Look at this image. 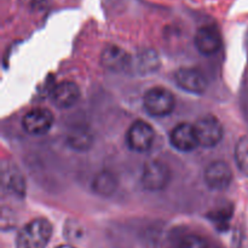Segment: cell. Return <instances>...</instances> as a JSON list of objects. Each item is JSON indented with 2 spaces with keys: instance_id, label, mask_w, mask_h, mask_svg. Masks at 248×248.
Returning a JSON list of instances; mask_svg holds the SVG:
<instances>
[{
  "instance_id": "obj_1",
  "label": "cell",
  "mask_w": 248,
  "mask_h": 248,
  "mask_svg": "<svg viewBox=\"0 0 248 248\" xmlns=\"http://www.w3.org/2000/svg\"><path fill=\"white\" fill-rule=\"evenodd\" d=\"M52 236V224L45 218H36L24 225L16 237L17 248H45Z\"/></svg>"
},
{
  "instance_id": "obj_2",
  "label": "cell",
  "mask_w": 248,
  "mask_h": 248,
  "mask_svg": "<svg viewBox=\"0 0 248 248\" xmlns=\"http://www.w3.org/2000/svg\"><path fill=\"white\" fill-rule=\"evenodd\" d=\"M174 107V96L164 87H153L144 94V108L149 115L156 118L167 116L173 111Z\"/></svg>"
},
{
  "instance_id": "obj_3",
  "label": "cell",
  "mask_w": 248,
  "mask_h": 248,
  "mask_svg": "<svg viewBox=\"0 0 248 248\" xmlns=\"http://www.w3.org/2000/svg\"><path fill=\"white\" fill-rule=\"evenodd\" d=\"M171 181V171L165 162L152 160L144 165L142 183L147 190L159 191L166 188Z\"/></svg>"
},
{
  "instance_id": "obj_4",
  "label": "cell",
  "mask_w": 248,
  "mask_h": 248,
  "mask_svg": "<svg viewBox=\"0 0 248 248\" xmlns=\"http://www.w3.org/2000/svg\"><path fill=\"white\" fill-rule=\"evenodd\" d=\"M198 137L199 145L205 148H213L222 140L223 127L217 118L212 115H206L199 119L194 125Z\"/></svg>"
},
{
  "instance_id": "obj_5",
  "label": "cell",
  "mask_w": 248,
  "mask_h": 248,
  "mask_svg": "<svg viewBox=\"0 0 248 248\" xmlns=\"http://www.w3.org/2000/svg\"><path fill=\"white\" fill-rule=\"evenodd\" d=\"M126 140H127L128 147L135 152H148L154 143L155 131L148 123L138 120L133 123L128 128Z\"/></svg>"
},
{
  "instance_id": "obj_6",
  "label": "cell",
  "mask_w": 248,
  "mask_h": 248,
  "mask_svg": "<svg viewBox=\"0 0 248 248\" xmlns=\"http://www.w3.org/2000/svg\"><path fill=\"white\" fill-rule=\"evenodd\" d=\"M53 124V115L48 109L34 108L22 119V126L29 135L41 136L50 131Z\"/></svg>"
},
{
  "instance_id": "obj_7",
  "label": "cell",
  "mask_w": 248,
  "mask_h": 248,
  "mask_svg": "<svg viewBox=\"0 0 248 248\" xmlns=\"http://www.w3.org/2000/svg\"><path fill=\"white\" fill-rule=\"evenodd\" d=\"M176 81L179 87L194 94H202L207 89L205 75L195 68H182L176 73Z\"/></svg>"
},
{
  "instance_id": "obj_8",
  "label": "cell",
  "mask_w": 248,
  "mask_h": 248,
  "mask_svg": "<svg viewBox=\"0 0 248 248\" xmlns=\"http://www.w3.org/2000/svg\"><path fill=\"white\" fill-rule=\"evenodd\" d=\"M195 45L202 55L211 56L222 47V35L215 26L201 27L195 35Z\"/></svg>"
},
{
  "instance_id": "obj_9",
  "label": "cell",
  "mask_w": 248,
  "mask_h": 248,
  "mask_svg": "<svg viewBox=\"0 0 248 248\" xmlns=\"http://www.w3.org/2000/svg\"><path fill=\"white\" fill-rule=\"evenodd\" d=\"M171 144L179 152H191L199 145L198 137H196L195 127L190 124H179L172 130L170 135Z\"/></svg>"
},
{
  "instance_id": "obj_10",
  "label": "cell",
  "mask_w": 248,
  "mask_h": 248,
  "mask_svg": "<svg viewBox=\"0 0 248 248\" xmlns=\"http://www.w3.org/2000/svg\"><path fill=\"white\" fill-rule=\"evenodd\" d=\"M232 172L229 165L224 161H215L206 169L205 181L210 188L223 190L232 183Z\"/></svg>"
},
{
  "instance_id": "obj_11",
  "label": "cell",
  "mask_w": 248,
  "mask_h": 248,
  "mask_svg": "<svg viewBox=\"0 0 248 248\" xmlns=\"http://www.w3.org/2000/svg\"><path fill=\"white\" fill-rule=\"evenodd\" d=\"M80 96L79 87L72 81L60 82L51 93L52 102L58 108H70L78 102Z\"/></svg>"
},
{
  "instance_id": "obj_12",
  "label": "cell",
  "mask_w": 248,
  "mask_h": 248,
  "mask_svg": "<svg viewBox=\"0 0 248 248\" xmlns=\"http://www.w3.org/2000/svg\"><path fill=\"white\" fill-rule=\"evenodd\" d=\"M102 64L113 72H121L128 67L130 57L123 48L118 46H109L104 48L103 53L101 56Z\"/></svg>"
},
{
  "instance_id": "obj_13",
  "label": "cell",
  "mask_w": 248,
  "mask_h": 248,
  "mask_svg": "<svg viewBox=\"0 0 248 248\" xmlns=\"http://www.w3.org/2000/svg\"><path fill=\"white\" fill-rule=\"evenodd\" d=\"M93 136L85 126H77L67 136V143L75 150H87L92 145Z\"/></svg>"
},
{
  "instance_id": "obj_14",
  "label": "cell",
  "mask_w": 248,
  "mask_h": 248,
  "mask_svg": "<svg viewBox=\"0 0 248 248\" xmlns=\"http://www.w3.org/2000/svg\"><path fill=\"white\" fill-rule=\"evenodd\" d=\"M93 189L97 194L109 196L116 189V179L110 172H101L93 181Z\"/></svg>"
},
{
  "instance_id": "obj_15",
  "label": "cell",
  "mask_w": 248,
  "mask_h": 248,
  "mask_svg": "<svg viewBox=\"0 0 248 248\" xmlns=\"http://www.w3.org/2000/svg\"><path fill=\"white\" fill-rule=\"evenodd\" d=\"M235 160L240 171L248 176V135L240 138L235 147Z\"/></svg>"
},
{
  "instance_id": "obj_16",
  "label": "cell",
  "mask_w": 248,
  "mask_h": 248,
  "mask_svg": "<svg viewBox=\"0 0 248 248\" xmlns=\"http://www.w3.org/2000/svg\"><path fill=\"white\" fill-rule=\"evenodd\" d=\"M178 248H208L207 242L199 235H186L179 242Z\"/></svg>"
},
{
  "instance_id": "obj_17",
  "label": "cell",
  "mask_w": 248,
  "mask_h": 248,
  "mask_svg": "<svg viewBox=\"0 0 248 248\" xmlns=\"http://www.w3.org/2000/svg\"><path fill=\"white\" fill-rule=\"evenodd\" d=\"M56 248H75V247L70 246V245H61V246H58V247H56Z\"/></svg>"
}]
</instances>
